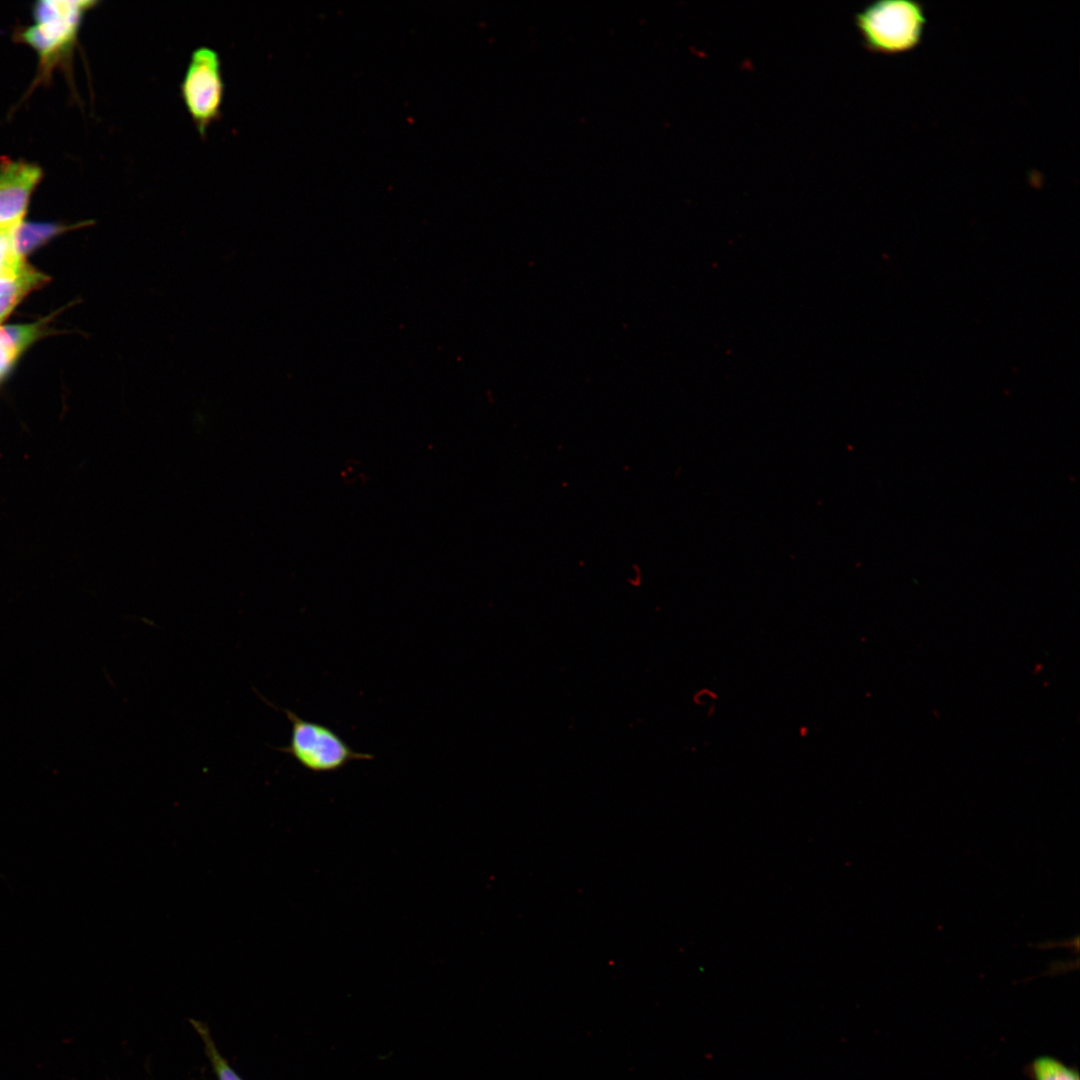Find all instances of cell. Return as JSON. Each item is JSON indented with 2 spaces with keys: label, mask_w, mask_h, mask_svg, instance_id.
<instances>
[{
  "label": "cell",
  "mask_w": 1080,
  "mask_h": 1080,
  "mask_svg": "<svg viewBox=\"0 0 1080 1080\" xmlns=\"http://www.w3.org/2000/svg\"><path fill=\"white\" fill-rule=\"evenodd\" d=\"M291 723L288 745L278 750L313 773L337 772L352 761L372 760L374 755L354 750L331 727L306 720L289 709H281Z\"/></svg>",
  "instance_id": "cell-3"
},
{
  "label": "cell",
  "mask_w": 1080,
  "mask_h": 1080,
  "mask_svg": "<svg viewBox=\"0 0 1080 1080\" xmlns=\"http://www.w3.org/2000/svg\"><path fill=\"white\" fill-rule=\"evenodd\" d=\"M48 277L37 271L24 258L15 257L0 270V322L31 290L45 284Z\"/></svg>",
  "instance_id": "cell-6"
},
{
  "label": "cell",
  "mask_w": 1080,
  "mask_h": 1080,
  "mask_svg": "<svg viewBox=\"0 0 1080 1080\" xmlns=\"http://www.w3.org/2000/svg\"><path fill=\"white\" fill-rule=\"evenodd\" d=\"M1031 1080H1080L1078 1071L1051 1056L1035 1058L1025 1068Z\"/></svg>",
  "instance_id": "cell-8"
},
{
  "label": "cell",
  "mask_w": 1080,
  "mask_h": 1080,
  "mask_svg": "<svg viewBox=\"0 0 1080 1080\" xmlns=\"http://www.w3.org/2000/svg\"><path fill=\"white\" fill-rule=\"evenodd\" d=\"M81 226V224L76 226H65L51 223L21 222L12 231L13 250L17 256L24 258L26 254L42 245L50 238L65 230Z\"/></svg>",
  "instance_id": "cell-7"
},
{
  "label": "cell",
  "mask_w": 1080,
  "mask_h": 1080,
  "mask_svg": "<svg viewBox=\"0 0 1080 1080\" xmlns=\"http://www.w3.org/2000/svg\"><path fill=\"white\" fill-rule=\"evenodd\" d=\"M179 90L197 132L205 137L222 116L225 83L219 53L207 46L193 50Z\"/></svg>",
  "instance_id": "cell-4"
},
{
  "label": "cell",
  "mask_w": 1080,
  "mask_h": 1080,
  "mask_svg": "<svg viewBox=\"0 0 1080 1080\" xmlns=\"http://www.w3.org/2000/svg\"><path fill=\"white\" fill-rule=\"evenodd\" d=\"M41 177V169L31 163L5 160L0 164V231L13 230L22 222Z\"/></svg>",
  "instance_id": "cell-5"
},
{
  "label": "cell",
  "mask_w": 1080,
  "mask_h": 1080,
  "mask_svg": "<svg viewBox=\"0 0 1080 1080\" xmlns=\"http://www.w3.org/2000/svg\"><path fill=\"white\" fill-rule=\"evenodd\" d=\"M97 1L45 0L36 3L35 24L22 32V40L39 55L42 73L47 75L67 57L77 39L82 19Z\"/></svg>",
  "instance_id": "cell-2"
},
{
  "label": "cell",
  "mask_w": 1080,
  "mask_h": 1080,
  "mask_svg": "<svg viewBox=\"0 0 1080 1080\" xmlns=\"http://www.w3.org/2000/svg\"><path fill=\"white\" fill-rule=\"evenodd\" d=\"M18 356L0 346V379L3 378L12 367Z\"/></svg>",
  "instance_id": "cell-12"
},
{
  "label": "cell",
  "mask_w": 1080,
  "mask_h": 1080,
  "mask_svg": "<svg viewBox=\"0 0 1080 1080\" xmlns=\"http://www.w3.org/2000/svg\"><path fill=\"white\" fill-rule=\"evenodd\" d=\"M854 20L864 47L884 55H897L916 49L923 40L927 25L923 4L913 0L870 3L855 14Z\"/></svg>",
  "instance_id": "cell-1"
},
{
  "label": "cell",
  "mask_w": 1080,
  "mask_h": 1080,
  "mask_svg": "<svg viewBox=\"0 0 1080 1080\" xmlns=\"http://www.w3.org/2000/svg\"><path fill=\"white\" fill-rule=\"evenodd\" d=\"M40 334V323L0 326V346L18 356L32 344Z\"/></svg>",
  "instance_id": "cell-10"
},
{
  "label": "cell",
  "mask_w": 1080,
  "mask_h": 1080,
  "mask_svg": "<svg viewBox=\"0 0 1080 1080\" xmlns=\"http://www.w3.org/2000/svg\"><path fill=\"white\" fill-rule=\"evenodd\" d=\"M12 231H0V270L13 258L19 257L13 250Z\"/></svg>",
  "instance_id": "cell-11"
},
{
  "label": "cell",
  "mask_w": 1080,
  "mask_h": 1080,
  "mask_svg": "<svg viewBox=\"0 0 1080 1080\" xmlns=\"http://www.w3.org/2000/svg\"><path fill=\"white\" fill-rule=\"evenodd\" d=\"M190 1022L203 1041L206 1056L210 1061V1065L217 1079L243 1080L220 1053L207 1026L204 1025L202 1022L196 1021L194 1019L190 1020Z\"/></svg>",
  "instance_id": "cell-9"
}]
</instances>
